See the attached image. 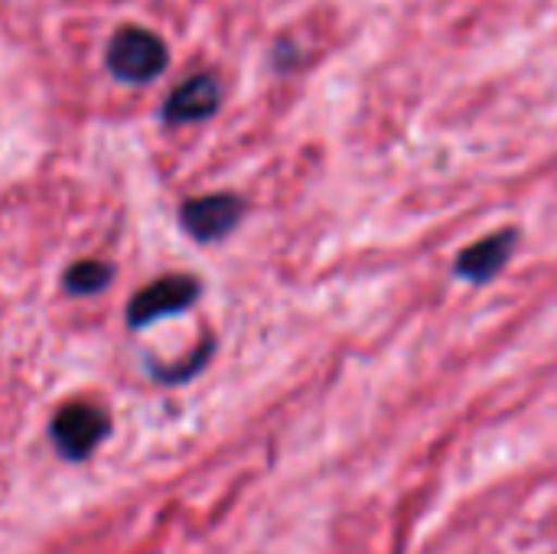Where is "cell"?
Here are the masks:
<instances>
[{"instance_id":"cell-1","label":"cell","mask_w":557,"mask_h":554,"mask_svg":"<svg viewBox=\"0 0 557 554\" xmlns=\"http://www.w3.org/2000/svg\"><path fill=\"white\" fill-rule=\"evenodd\" d=\"M111 434V415L88 398H72L49 418V441L69 464L88 460Z\"/></svg>"},{"instance_id":"cell-2","label":"cell","mask_w":557,"mask_h":554,"mask_svg":"<svg viewBox=\"0 0 557 554\" xmlns=\"http://www.w3.org/2000/svg\"><path fill=\"white\" fill-rule=\"evenodd\" d=\"M104 62H108L114 78L140 85V82L157 78L166 69L170 49H166V42L153 29L137 26V23H124V26H117L111 33Z\"/></svg>"},{"instance_id":"cell-3","label":"cell","mask_w":557,"mask_h":554,"mask_svg":"<svg viewBox=\"0 0 557 554\" xmlns=\"http://www.w3.org/2000/svg\"><path fill=\"white\" fill-rule=\"evenodd\" d=\"M202 297V281L196 274H163L144 284L124 307V320L131 330H147L160 320L180 317L193 310Z\"/></svg>"},{"instance_id":"cell-4","label":"cell","mask_w":557,"mask_h":554,"mask_svg":"<svg viewBox=\"0 0 557 554\" xmlns=\"http://www.w3.org/2000/svg\"><path fill=\"white\" fill-rule=\"evenodd\" d=\"M242 219H245V199L238 193L189 196L180 206V225L199 245H215V242L228 238Z\"/></svg>"},{"instance_id":"cell-5","label":"cell","mask_w":557,"mask_h":554,"mask_svg":"<svg viewBox=\"0 0 557 554\" xmlns=\"http://www.w3.org/2000/svg\"><path fill=\"white\" fill-rule=\"evenodd\" d=\"M516 248H519V229H496V232L476 238L473 245H467L457 255L454 274L460 281H467V284H476V287L490 284L509 268Z\"/></svg>"},{"instance_id":"cell-6","label":"cell","mask_w":557,"mask_h":554,"mask_svg":"<svg viewBox=\"0 0 557 554\" xmlns=\"http://www.w3.org/2000/svg\"><path fill=\"white\" fill-rule=\"evenodd\" d=\"M222 104V82L212 72H196L183 78L163 101V121L166 124H196L219 111Z\"/></svg>"},{"instance_id":"cell-7","label":"cell","mask_w":557,"mask_h":554,"mask_svg":"<svg viewBox=\"0 0 557 554\" xmlns=\"http://www.w3.org/2000/svg\"><path fill=\"white\" fill-rule=\"evenodd\" d=\"M114 264L111 261H98V258H78L65 268L62 274V291L69 297H95L104 294L114 281Z\"/></svg>"},{"instance_id":"cell-8","label":"cell","mask_w":557,"mask_h":554,"mask_svg":"<svg viewBox=\"0 0 557 554\" xmlns=\"http://www.w3.org/2000/svg\"><path fill=\"white\" fill-rule=\"evenodd\" d=\"M212 353H215V340H212V336H206V340L199 343V349H196L186 362L163 366V362H157V359H153V362H147V369H150V376H153L157 382H163V385H183V382L196 379V376L209 366Z\"/></svg>"}]
</instances>
